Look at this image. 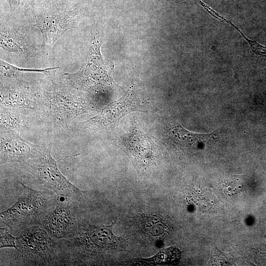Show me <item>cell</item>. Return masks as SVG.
I'll use <instances>...</instances> for the list:
<instances>
[{
	"label": "cell",
	"instance_id": "obj_1",
	"mask_svg": "<svg viewBox=\"0 0 266 266\" xmlns=\"http://www.w3.org/2000/svg\"><path fill=\"white\" fill-rule=\"evenodd\" d=\"M82 201L79 224L70 237L59 239L60 266H84L102 261L106 256L125 250L126 241L113 232L115 221L104 224L94 222L86 214Z\"/></svg>",
	"mask_w": 266,
	"mask_h": 266
},
{
	"label": "cell",
	"instance_id": "obj_2",
	"mask_svg": "<svg viewBox=\"0 0 266 266\" xmlns=\"http://www.w3.org/2000/svg\"><path fill=\"white\" fill-rule=\"evenodd\" d=\"M21 184L23 187L22 196L0 215V225L16 234L27 228L41 226L54 208L57 198L52 191L35 190Z\"/></svg>",
	"mask_w": 266,
	"mask_h": 266
},
{
	"label": "cell",
	"instance_id": "obj_3",
	"mask_svg": "<svg viewBox=\"0 0 266 266\" xmlns=\"http://www.w3.org/2000/svg\"><path fill=\"white\" fill-rule=\"evenodd\" d=\"M16 248L8 257L11 266H60L59 240L39 225L27 228L16 237Z\"/></svg>",
	"mask_w": 266,
	"mask_h": 266
},
{
	"label": "cell",
	"instance_id": "obj_4",
	"mask_svg": "<svg viewBox=\"0 0 266 266\" xmlns=\"http://www.w3.org/2000/svg\"><path fill=\"white\" fill-rule=\"evenodd\" d=\"M51 155V146L46 148L43 155L30 160L24 165L39 185L54 192L57 196L82 201L88 194L71 183L60 171L57 163Z\"/></svg>",
	"mask_w": 266,
	"mask_h": 266
},
{
	"label": "cell",
	"instance_id": "obj_5",
	"mask_svg": "<svg viewBox=\"0 0 266 266\" xmlns=\"http://www.w3.org/2000/svg\"><path fill=\"white\" fill-rule=\"evenodd\" d=\"M42 92L38 105L45 119L54 128H66L77 116L93 108L85 99L67 91Z\"/></svg>",
	"mask_w": 266,
	"mask_h": 266
},
{
	"label": "cell",
	"instance_id": "obj_6",
	"mask_svg": "<svg viewBox=\"0 0 266 266\" xmlns=\"http://www.w3.org/2000/svg\"><path fill=\"white\" fill-rule=\"evenodd\" d=\"M147 102L134 85L120 99L104 107L100 113L85 121L75 124L84 132L99 131L116 125L122 117L134 111L146 112Z\"/></svg>",
	"mask_w": 266,
	"mask_h": 266
},
{
	"label": "cell",
	"instance_id": "obj_7",
	"mask_svg": "<svg viewBox=\"0 0 266 266\" xmlns=\"http://www.w3.org/2000/svg\"><path fill=\"white\" fill-rule=\"evenodd\" d=\"M84 200L77 201L57 196L54 208L40 226L57 239L70 237L78 227Z\"/></svg>",
	"mask_w": 266,
	"mask_h": 266
},
{
	"label": "cell",
	"instance_id": "obj_8",
	"mask_svg": "<svg viewBox=\"0 0 266 266\" xmlns=\"http://www.w3.org/2000/svg\"><path fill=\"white\" fill-rule=\"evenodd\" d=\"M165 135L169 148L180 156L193 155L217 137L214 133L204 134L190 132L175 121L166 123Z\"/></svg>",
	"mask_w": 266,
	"mask_h": 266
},
{
	"label": "cell",
	"instance_id": "obj_9",
	"mask_svg": "<svg viewBox=\"0 0 266 266\" xmlns=\"http://www.w3.org/2000/svg\"><path fill=\"white\" fill-rule=\"evenodd\" d=\"M81 8L76 7L69 10L45 12L37 15L34 27L40 31L43 37L42 46H53L76 22Z\"/></svg>",
	"mask_w": 266,
	"mask_h": 266
},
{
	"label": "cell",
	"instance_id": "obj_10",
	"mask_svg": "<svg viewBox=\"0 0 266 266\" xmlns=\"http://www.w3.org/2000/svg\"><path fill=\"white\" fill-rule=\"evenodd\" d=\"M0 165L9 163L25 164L40 157L46 148L23 139L19 133L0 130Z\"/></svg>",
	"mask_w": 266,
	"mask_h": 266
},
{
	"label": "cell",
	"instance_id": "obj_11",
	"mask_svg": "<svg viewBox=\"0 0 266 266\" xmlns=\"http://www.w3.org/2000/svg\"><path fill=\"white\" fill-rule=\"evenodd\" d=\"M90 52L86 62L79 70L74 73L64 74L66 80L73 88L81 91L91 92L102 89L110 83V78L106 71L95 66Z\"/></svg>",
	"mask_w": 266,
	"mask_h": 266
},
{
	"label": "cell",
	"instance_id": "obj_12",
	"mask_svg": "<svg viewBox=\"0 0 266 266\" xmlns=\"http://www.w3.org/2000/svg\"><path fill=\"white\" fill-rule=\"evenodd\" d=\"M137 128L124 135L118 141L119 146L127 154L134 165L146 168L155 160L149 138Z\"/></svg>",
	"mask_w": 266,
	"mask_h": 266
},
{
	"label": "cell",
	"instance_id": "obj_13",
	"mask_svg": "<svg viewBox=\"0 0 266 266\" xmlns=\"http://www.w3.org/2000/svg\"><path fill=\"white\" fill-rule=\"evenodd\" d=\"M0 105L11 108L34 109L36 101L29 88L18 85L0 86Z\"/></svg>",
	"mask_w": 266,
	"mask_h": 266
},
{
	"label": "cell",
	"instance_id": "obj_14",
	"mask_svg": "<svg viewBox=\"0 0 266 266\" xmlns=\"http://www.w3.org/2000/svg\"><path fill=\"white\" fill-rule=\"evenodd\" d=\"M0 47L11 53L27 54L34 51V47L24 33L2 27L0 34Z\"/></svg>",
	"mask_w": 266,
	"mask_h": 266
},
{
	"label": "cell",
	"instance_id": "obj_15",
	"mask_svg": "<svg viewBox=\"0 0 266 266\" xmlns=\"http://www.w3.org/2000/svg\"><path fill=\"white\" fill-rule=\"evenodd\" d=\"M138 221L144 233L155 238H164L170 230L168 223L157 214L141 213L138 215Z\"/></svg>",
	"mask_w": 266,
	"mask_h": 266
},
{
	"label": "cell",
	"instance_id": "obj_16",
	"mask_svg": "<svg viewBox=\"0 0 266 266\" xmlns=\"http://www.w3.org/2000/svg\"><path fill=\"white\" fill-rule=\"evenodd\" d=\"M58 68V67H51L43 69L22 68L12 65L1 60L0 61V76L5 78H14L27 72H39L47 74L55 72Z\"/></svg>",
	"mask_w": 266,
	"mask_h": 266
},
{
	"label": "cell",
	"instance_id": "obj_17",
	"mask_svg": "<svg viewBox=\"0 0 266 266\" xmlns=\"http://www.w3.org/2000/svg\"><path fill=\"white\" fill-rule=\"evenodd\" d=\"M24 122L22 115L8 110H0V130L20 133Z\"/></svg>",
	"mask_w": 266,
	"mask_h": 266
},
{
	"label": "cell",
	"instance_id": "obj_18",
	"mask_svg": "<svg viewBox=\"0 0 266 266\" xmlns=\"http://www.w3.org/2000/svg\"><path fill=\"white\" fill-rule=\"evenodd\" d=\"M160 252L155 257L149 258L145 261L143 260L141 261L146 264H173L178 261L180 257V251L175 248H167Z\"/></svg>",
	"mask_w": 266,
	"mask_h": 266
},
{
	"label": "cell",
	"instance_id": "obj_19",
	"mask_svg": "<svg viewBox=\"0 0 266 266\" xmlns=\"http://www.w3.org/2000/svg\"><path fill=\"white\" fill-rule=\"evenodd\" d=\"M10 233L7 228L0 226V249L6 247L16 248V237L13 236Z\"/></svg>",
	"mask_w": 266,
	"mask_h": 266
},
{
	"label": "cell",
	"instance_id": "obj_20",
	"mask_svg": "<svg viewBox=\"0 0 266 266\" xmlns=\"http://www.w3.org/2000/svg\"><path fill=\"white\" fill-rule=\"evenodd\" d=\"M235 29L241 33L244 38L247 41L249 44L250 50L252 53L257 56L262 58L266 59V47L258 43L255 41H253L247 38L243 33L235 27Z\"/></svg>",
	"mask_w": 266,
	"mask_h": 266
},
{
	"label": "cell",
	"instance_id": "obj_21",
	"mask_svg": "<svg viewBox=\"0 0 266 266\" xmlns=\"http://www.w3.org/2000/svg\"><path fill=\"white\" fill-rule=\"evenodd\" d=\"M10 11L14 12L22 8L25 3L26 0H6Z\"/></svg>",
	"mask_w": 266,
	"mask_h": 266
},
{
	"label": "cell",
	"instance_id": "obj_22",
	"mask_svg": "<svg viewBox=\"0 0 266 266\" xmlns=\"http://www.w3.org/2000/svg\"><path fill=\"white\" fill-rule=\"evenodd\" d=\"M56 2H59L61 0H54Z\"/></svg>",
	"mask_w": 266,
	"mask_h": 266
}]
</instances>
